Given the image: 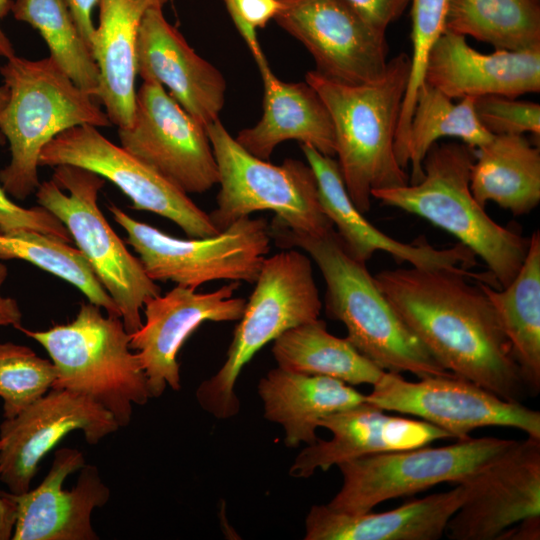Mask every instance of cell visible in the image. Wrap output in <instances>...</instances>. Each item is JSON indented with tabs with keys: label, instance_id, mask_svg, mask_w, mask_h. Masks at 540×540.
Listing matches in <instances>:
<instances>
[{
	"label": "cell",
	"instance_id": "obj_1",
	"mask_svg": "<svg viewBox=\"0 0 540 540\" xmlns=\"http://www.w3.org/2000/svg\"><path fill=\"white\" fill-rule=\"evenodd\" d=\"M374 280L444 369L504 400L521 402L527 389L510 342L480 284L498 288L489 272L411 266L383 270Z\"/></svg>",
	"mask_w": 540,
	"mask_h": 540
},
{
	"label": "cell",
	"instance_id": "obj_2",
	"mask_svg": "<svg viewBox=\"0 0 540 540\" xmlns=\"http://www.w3.org/2000/svg\"><path fill=\"white\" fill-rule=\"evenodd\" d=\"M272 239L282 248H300L316 263L325 282V313L342 322L346 339L386 372L419 378L450 376L396 313L366 264L345 249L335 229L324 235L294 231L273 218Z\"/></svg>",
	"mask_w": 540,
	"mask_h": 540
},
{
	"label": "cell",
	"instance_id": "obj_3",
	"mask_svg": "<svg viewBox=\"0 0 540 540\" xmlns=\"http://www.w3.org/2000/svg\"><path fill=\"white\" fill-rule=\"evenodd\" d=\"M409 72L410 57L400 53L389 59L385 74L373 83L341 84L315 70L305 77L330 113L341 176L363 214L370 209L373 191L409 183L394 149Z\"/></svg>",
	"mask_w": 540,
	"mask_h": 540
},
{
	"label": "cell",
	"instance_id": "obj_4",
	"mask_svg": "<svg viewBox=\"0 0 540 540\" xmlns=\"http://www.w3.org/2000/svg\"><path fill=\"white\" fill-rule=\"evenodd\" d=\"M476 149L464 143H434L413 184L379 189L372 198L417 215L454 235L488 267L498 288L508 286L526 257L530 238L496 223L473 197L470 173Z\"/></svg>",
	"mask_w": 540,
	"mask_h": 540
},
{
	"label": "cell",
	"instance_id": "obj_5",
	"mask_svg": "<svg viewBox=\"0 0 540 540\" xmlns=\"http://www.w3.org/2000/svg\"><path fill=\"white\" fill-rule=\"evenodd\" d=\"M8 99L0 111V132L11 159L0 171L4 191L18 200L36 192L42 149L63 131L80 125L109 127L105 111L49 56H12L0 68Z\"/></svg>",
	"mask_w": 540,
	"mask_h": 540
},
{
	"label": "cell",
	"instance_id": "obj_6",
	"mask_svg": "<svg viewBox=\"0 0 540 540\" xmlns=\"http://www.w3.org/2000/svg\"><path fill=\"white\" fill-rule=\"evenodd\" d=\"M37 341L56 369L52 388L86 396L127 426L134 405L151 398L147 378L130 334L120 317L104 316L93 303H82L75 318L44 331L19 329Z\"/></svg>",
	"mask_w": 540,
	"mask_h": 540
},
{
	"label": "cell",
	"instance_id": "obj_7",
	"mask_svg": "<svg viewBox=\"0 0 540 540\" xmlns=\"http://www.w3.org/2000/svg\"><path fill=\"white\" fill-rule=\"evenodd\" d=\"M254 284L225 362L196 390L201 408L217 419L239 413L235 384L252 357L287 330L318 319L322 309L312 261L298 250L266 257Z\"/></svg>",
	"mask_w": 540,
	"mask_h": 540
},
{
	"label": "cell",
	"instance_id": "obj_8",
	"mask_svg": "<svg viewBox=\"0 0 540 540\" xmlns=\"http://www.w3.org/2000/svg\"><path fill=\"white\" fill-rule=\"evenodd\" d=\"M219 172L217 207L209 214L222 232L263 210L294 231L324 235L334 229L325 214L308 164L287 158L274 165L245 150L218 120L205 127Z\"/></svg>",
	"mask_w": 540,
	"mask_h": 540
},
{
	"label": "cell",
	"instance_id": "obj_9",
	"mask_svg": "<svg viewBox=\"0 0 540 540\" xmlns=\"http://www.w3.org/2000/svg\"><path fill=\"white\" fill-rule=\"evenodd\" d=\"M104 184L105 179L92 171L58 165L52 178L40 183L35 195L38 204L66 227L117 305L126 331L132 334L143 324L145 301L161 294V289L101 212L97 200Z\"/></svg>",
	"mask_w": 540,
	"mask_h": 540
},
{
	"label": "cell",
	"instance_id": "obj_10",
	"mask_svg": "<svg viewBox=\"0 0 540 540\" xmlns=\"http://www.w3.org/2000/svg\"><path fill=\"white\" fill-rule=\"evenodd\" d=\"M108 209L155 282L193 289L215 280L252 284L271 249L270 226L263 218L239 219L210 237L179 239L135 220L114 204Z\"/></svg>",
	"mask_w": 540,
	"mask_h": 540
},
{
	"label": "cell",
	"instance_id": "obj_11",
	"mask_svg": "<svg viewBox=\"0 0 540 540\" xmlns=\"http://www.w3.org/2000/svg\"><path fill=\"white\" fill-rule=\"evenodd\" d=\"M513 442L469 437L446 446H422L343 462L338 465L342 486L326 505L340 512L365 513L384 501L411 496L438 484H459Z\"/></svg>",
	"mask_w": 540,
	"mask_h": 540
},
{
	"label": "cell",
	"instance_id": "obj_12",
	"mask_svg": "<svg viewBox=\"0 0 540 540\" xmlns=\"http://www.w3.org/2000/svg\"><path fill=\"white\" fill-rule=\"evenodd\" d=\"M73 165L96 173L115 184L131 201L177 224L187 236L219 234L209 214L187 193L121 146L104 137L97 127L80 125L54 137L41 151L39 166Z\"/></svg>",
	"mask_w": 540,
	"mask_h": 540
},
{
	"label": "cell",
	"instance_id": "obj_13",
	"mask_svg": "<svg viewBox=\"0 0 540 540\" xmlns=\"http://www.w3.org/2000/svg\"><path fill=\"white\" fill-rule=\"evenodd\" d=\"M366 401L384 411L419 417L456 440L490 426L515 428L540 438L538 410L504 400L455 375L427 376L411 382L401 374L385 371Z\"/></svg>",
	"mask_w": 540,
	"mask_h": 540
},
{
	"label": "cell",
	"instance_id": "obj_14",
	"mask_svg": "<svg viewBox=\"0 0 540 540\" xmlns=\"http://www.w3.org/2000/svg\"><path fill=\"white\" fill-rule=\"evenodd\" d=\"M275 22L312 55L316 72L346 85L380 80L388 65L386 31L346 0H278Z\"/></svg>",
	"mask_w": 540,
	"mask_h": 540
},
{
	"label": "cell",
	"instance_id": "obj_15",
	"mask_svg": "<svg viewBox=\"0 0 540 540\" xmlns=\"http://www.w3.org/2000/svg\"><path fill=\"white\" fill-rule=\"evenodd\" d=\"M118 136L121 147L187 194L204 193L219 182L205 127L154 80H143L132 122L118 128Z\"/></svg>",
	"mask_w": 540,
	"mask_h": 540
},
{
	"label": "cell",
	"instance_id": "obj_16",
	"mask_svg": "<svg viewBox=\"0 0 540 540\" xmlns=\"http://www.w3.org/2000/svg\"><path fill=\"white\" fill-rule=\"evenodd\" d=\"M464 501L449 519L452 540H498L512 526L540 518V438L516 441L461 482Z\"/></svg>",
	"mask_w": 540,
	"mask_h": 540
},
{
	"label": "cell",
	"instance_id": "obj_17",
	"mask_svg": "<svg viewBox=\"0 0 540 540\" xmlns=\"http://www.w3.org/2000/svg\"><path fill=\"white\" fill-rule=\"evenodd\" d=\"M119 428L109 412L86 396L52 388L0 424V480L10 493H25L41 460L65 436L79 430L93 445Z\"/></svg>",
	"mask_w": 540,
	"mask_h": 540
},
{
	"label": "cell",
	"instance_id": "obj_18",
	"mask_svg": "<svg viewBox=\"0 0 540 540\" xmlns=\"http://www.w3.org/2000/svg\"><path fill=\"white\" fill-rule=\"evenodd\" d=\"M240 283L231 281L212 292L177 285L164 295L147 299L142 326L130 334L129 347L140 359L151 398L167 387L181 388L177 355L186 339L206 321H238L246 300L233 297Z\"/></svg>",
	"mask_w": 540,
	"mask_h": 540
},
{
	"label": "cell",
	"instance_id": "obj_19",
	"mask_svg": "<svg viewBox=\"0 0 540 540\" xmlns=\"http://www.w3.org/2000/svg\"><path fill=\"white\" fill-rule=\"evenodd\" d=\"M10 496L16 504L12 540H97L92 512L109 501L110 489L81 451L64 447L36 488Z\"/></svg>",
	"mask_w": 540,
	"mask_h": 540
},
{
	"label": "cell",
	"instance_id": "obj_20",
	"mask_svg": "<svg viewBox=\"0 0 540 540\" xmlns=\"http://www.w3.org/2000/svg\"><path fill=\"white\" fill-rule=\"evenodd\" d=\"M162 8H150L143 17L137 42V74L167 87L170 96L206 127L219 119L226 81L166 20Z\"/></svg>",
	"mask_w": 540,
	"mask_h": 540
},
{
	"label": "cell",
	"instance_id": "obj_21",
	"mask_svg": "<svg viewBox=\"0 0 540 540\" xmlns=\"http://www.w3.org/2000/svg\"><path fill=\"white\" fill-rule=\"evenodd\" d=\"M332 434L328 441L317 439L295 458L289 474L308 478L316 470L323 472L332 466L362 456L427 446L441 439H453L446 431L424 421L386 414L368 403L332 413L319 423Z\"/></svg>",
	"mask_w": 540,
	"mask_h": 540
},
{
	"label": "cell",
	"instance_id": "obj_22",
	"mask_svg": "<svg viewBox=\"0 0 540 540\" xmlns=\"http://www.w3.org/2000/svg\"><path fill=\"white\" fill-rule=\"evenodd\" d=\"M451 99L502 96L516 99L540 91V47L484 54L466 37L445 29L427 58L425 80Z\"/></svg>",
	"mask_w": 540,
	"mask_h": 540
},
{
	"label": "cell",
	"instance_id": "obj_23",
	"mask_svg": "<svg viewBox=\"0 0 540 540\" xmlns=\"http://www.w3.org/2000/svg\"><path fill=\"white\" fill-rule=\"evenodd\" d=\"M301 149L315 175L322 208L345 249L355 260L366 264L376 251H383L396 261H405L417 268L471 269L476 265V256L461 243L439 249L424 240L407 244L386 235L353 204L338 162L308 144H301Z\"/></svg>",
	"mask_w": 540,
	"mask_h": 540
},
{
	"label": "cell",
	"instance_id": "obj_24",
	"mask_svg": "<svg viewBox=\"0 0 540 540\" xmlns=\"http://www.w3.org/2000/svg\"><path fill=\"white\" fill-rule=\"evenodd\" d=\"M263 82V114L253 127L241 130L236 141L252 155L268 160L275 147L287 140L314 147L334 157L336 140L330 113L307 82L278 79L264 58L257 62Z\"/></svg>",
	"mask_w": 540,
	"mask_h": 540
},
{
	"label": "cell",
	"instance_id": "obj_25",
	"mask_svg": "<svg viewBox=\"0 0 540 540\" xmlns=\"http://www.w3.org/2000/svg\"><path fill=\"white\" fill-rule=\"evenodd\" d=\"M466 495L463 484L415 499L389 511L345 513L313 505L305 519V540H437Z\"/></svg>",
	"mask_w": 540,
	"mask_h": 540
},
{
	"label": "cell",
	"instance_id": "obj_26",
	"mask_svg": "<svg viewBox=\"0 0 540 540\" xmlns=\"http://www.w3.org/2000/svg\"><path fill=\"white\" fill-rule=\"evenodd\" d=\"M170 0H99L91 52L99 69L97 99L112 124L128 127L135 109L137 42L145 13Z\"/></svg>",
	"mask_w": 540,
	"mask_h": 540
},
{
	"label": "cell",
	"instance_id": "obj_27",
	"mask_svg": "<svg viewBox=\"0 0 540 540\" xmlns=\"http://www.w3.org/2000/svg\"><path fill=\"white\" fill-rule=\"evenodd\" d=\"M258 394L264 417L282 426L289 448L313 444L321 419L366 400V395L338 379L278 366L260 379Z\"/></svg>",
	"mask_w": 540,
	"mask_h": 540
},
{
	"label": "cell",
	"instance_id": "obj_28",
	"mask_svg": "<svg viewBox=\"0 0 540 540\" xmlns=\"http://www.w3.org/2000/svg\"><path fill=\"white\" fill-rule=\"evenodd\" d=\"M470 190L485 207L489 201L516 216L531 212L540 201V149L524 135H494L476 149Z\"/></svg>",
	"mask_w": 540,
	"mask_h": 540
},
{
	"label": "cell",
	"instance_id": "obj_29",
	"mask_svg": "<svg viewBox=\"0 0 540 540\" xmlns=\"http://www.w3.org/2000/svg\"><path fill=\"white\" fill-rule=\"evenodd\" d=\"M481 287L494 307L510 342L527 391L540 390V234L530 237L526 257L512 282L495 288Z\"/></svg>",
	"mask_w": 540,
	"mask_h": 540
},
{
	"label": "cell",
	"instance_id": "obj_30",
	"mask_svg": "<svg viewBox=\"0 0 540 540\" xmlns=\"http://www.w3.org/2000/svg\"><path fill=\"white\" fill-rule=\"evenodd\" d=\"M272 354L282 369L331 377L349 385L373 386L385 372L346 337L328 332L326 323L319 318L281 334L273 341Z\"/></svg>",
	"mask_w": 540,
	"mask_h": 540
},
{
	"label": "cell",
	"instance_id": "obj_31",
	"mask_svg": "<svg viewBox=\"0 0 540 540\" xmlns=\"http://www.w3.org/2000/svg\"><path fill=\"white\" fill-rule=\"evenodd\" d=\"M474 100L473 97H465L454 103L453 99L426 81L419 87L406 148L411 167L410 184L422 179L424 158L440 138H459L464 144L477 149L494 137L477 118Z\"/></svg>",
	"mask_w": 540,
	"mask_h": 540
},
{
	"label": "cell",
	"instance_id": "obj_32",
	"mask_svg": "<svg viewBox=\"0 0 540 540\" xmlns=\"http://www.w3.org/2000/svg\"><path fill=\"white\" fill-rule=\"evenodd\" d=\"M445 29L495 50L540 47V0H448Z\"/></svg>",
	"mask_w": 540,
	"mask_h": 540
},
{
	"label": "cell",
	"instance_id": "obj_33",
	"mask_svg": "<svg viewBox=\"0 0 540 540\" xmlns=\"http://www.w3.org/2000/svg\"><path fill=\"white\" fill-rule=\"evenodd\" d=\"M10 10L18 21L39 31L50 57L75 85L96 98L99 69L66 0H14Z\"/></svg>",
	"mask_w": 540,
	"mask_h": 540
},
{
	"label": "cell",
	"instance_id": "obj_34",
	"mask_svg": "<svg viewBox=\"0 0 540 540\" xmlns=\"http://www.w3.org/2000/svg\"><path fill=\"white\" fill-rule=\"evenodd\" d=\"M20 259L32 263L78 288L90 303L120 317V311L78 248L36 231L0 234V260Z\"/></svg>",
	"mask_w": 540,
	"mask_h": 540
},
{
	"label": "cell",
	"instance_id": "obj_35",
	"mask_svg": "<svg viewBox=\"0 0 540 540\" xmlns=\"http://www.w3.org/2000/svg\"><path fill=\"white\" fill-rule=\"evenodd\" d=\"M410 72L395 134V155L400 164L407 162L406 148L414 101L425 80L427 58L434 43L445 30L448 0H411Z\"/></svg>",
	"mask_w": 540,
	"mask_h": 540
},
{
	"label": "cell",
	"instance_id": "obj_36",
	"mask_svg": "<svg viewBox=\"0 0 540 540\" xmlns=\"http://www.w3.org/2000/svg\"><path fill=\"white\" fill-rule=\"evenodd\" d=\"M56 379L51 360L30 347L0 342V397L3 417L11 418L45 395Z\"/></svg>",
	"mask_w": 540,
	"mask_h": 540
},
{
	"label": "cell",
	"instance_id": "obj_37",
	"mask_svg": "<svg viewBox=\"0 0 540 540\" xmlns=\"http://www.w3.org/2000/svg\"><path fill=\"white\" fill-rule=\"evenodd\" d=\"M481 124L493 135H540V105L502 96H482L474 100Z\"/></svg>",
	"mask_w": 540,
	"mask_h": 540
},
{
	"label": "cell",
	"instance_id": "obj_38",
	"mask_svg": "<svg viewBox=\"0 0 540 540\" xmlns=\"http://www.w3.org/2000/svg\"><path fill=\"white\" fill-rule=\"evenodd\" d=\"M19 231H36L71 243L66 227L42 206L24 208L14 203L0 186V234Z\"/></svg>",
	"mask_w": 540,
	"mask_h": 540
},
{
	"label": "cell",
	"instance_id": "obj_39",
	"mask_svg": "<svg viewBox=\"0 0 540 540\" xmlns=\"http://www.w3.org/2000/svg\"><path fill=\"white\" fill-rule=\"evenodd\" d=\"M227 10L240 35L247 44L256 63L265 55L257 39L258 28H264L274 19L278 9V0H224Z\"/></svg>",
	"mask_w": 540,
	"mask_h": 540
},
{
	"label": "cell",
	"instance_id": "obj_40",
	"mask_svg": "<svg viewBox=\"0 0 540 540\" xmlns=\"http://www.w3.org/2000/svg\"><path fill=\"white\" fill-rule=\"evenodd\" d=\"M378 28L385 30L398 20L411 0H346Z\"/></svg>",
	"mask_w": 540,
	"mask_h": 540
},
{
	"label": "cell",
	"instance_id": "obj_41",
	"mask_svg": "<svg viewBox=\"0 0 540 540\" xmlns=\"http://www.w3.org/2000/svg\"><path fill=\"white\" fill-rule=\"evenodd\" d=\"M66 2L81 35L90 47L95 31L92 15L99 0H66Z\"/></svg>",
	"mask_w": 540,
	"mask_h": 540
},
{
	"label": "cell",
	"instance_id": "obj_42",
	"mask_svg": "<svg viewBox=\"0 0 540 540\" xmlns=\"http://www.w3.org/2000/svg\"><path fill=\"white\" fill-rule=\"evenodd\" d=\"M7 275V266L0 262V327L12 326L19 330L23 327L21 309L15 299L1 294Z\"/></svg>",
	"mask_w": 540,
	"mask_h": 540
},
{
	"label": "cell",
	"instance_id": "obj_43",
	"mask_svg": "<svg viewBox=\"0 0 540 540\" xmlns=\"http://www.w3.org/2000/svg\"><path fill=\"white\" fill-rule=\"evenodd\" d=\"M16 521V504L10 493L0 491V540L12 538Z\"/></svg>",
	"mask_w": 540,
	"mask_h": 540
},
{
	"label": "cell",
	"instance_id": "obj_44",
	"mask_svg": "<svg viewBox=\"0 0 540 540\" xmlns=\"http://www.w3.org/2000/svg\"><path fill=\"white\" fill-rule=\"evenodd\" d=\"M540 518L522 521L505 532L498 540H539Z\"/></svg>",
	"mask_w": 540,
	"mask_h": 540
},
{
	"label": "cell",
	"instance_id": "obj_45",
	"mask_svg": "<svg viewBox=\"0 0 540 540\" xmlns=\"http://www.w3.org/2000/svg\"><path fill=\"white\" fill-rule=\"evenodd\" d=\"M11 4L12 2L10 0H0V21L10 11ZM14 55L12 43L7 38L0 25V57L8 59Z\"/></svg>",
	"mask_w": 540,
	"mask_h": 540
},
{
	"label": "cell",
	"instance_id": "obj_46",
	"mask_svg": "<svg viewBox=\"0 0 540 540\" xmlns=\"http://www.w3.org/2000/svg\"><path fill=\"white\" fill-rule=\"evenodd\" d=\"M8 99V90L5 85L0 86V111L4 107L6 101ZM5 142V138L0 132V144H3Z\"/></svg>",
	"mask_w": 540,
	"mask_h": 540
}]
</instances>
